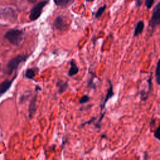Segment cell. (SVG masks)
I'll list each match as a JSON object with an SVG mask.
<instances>
[{
	"instance_id": "17",
	"label": "cell",
	"mask_w": 160,
	"mask_h": 160,
	"mask_svg": "<svg viewBox=\"0 0 160 160\" xmlns=\"http://www.w3.org/2000/svg\"><path fill=\"white\" fill-rule=\"evenodd\" d=\"M154 136L157 139L160 141V124L156 128L154 132Z\"/></svg>"
},
{
	"instance_id": "18",
	"label": "cell",
	"mask_w": 160,
	"mask_h": 160,
	"mask_svg": "<svg viewBox=\"0 0 160 160\" xmlns=\"http://www.w3.org/2000/svg\"><path fill=\"white\" fill-rule=\"evenodd\" d=\"M154 2V0H146L145 1V6H146V8L150 9L152 6Z\"/></svg>"
},
{
	"instance_id": "12",
	"label": "cell",
	"mask_w": 160,
	"mask_h": 160,
	"mask_svg": "<svg viewBox=\"0 0 160 160\" xmlns=\"http://www.w3.org/2000/svg\"><path fill=\"white\" fill-rule=\"evenodd\" d=\"M155 78L157 84L160 85V59L158 60L156 64L155 69Z\"/></svg>"
},
{
	"instance_id": "2",
	"label": "cell",
	"mask_w": 160,
	"mask_h": 160,
	"mask_svg": "<svg viewBox=\"0 0 160 160\" xmlns=\"http://www.w3.org/2000/svg\"><path fill=\"white\" fill-rule=\"evenodd\" d=\"M23 32L19 29H11L4 35V37L12 44L18 45L22 41Z\"/></svg>"
},
{
	"instance_id": "6",
	"label": "cell",
	"mask_w": 160,
	"mask_h": 160,
	"mask_svg": "<svg viewBox=\"0 0 160 160\" xmlns=\"http://www.w3.org/2000/svg\"><path fill=\"white\" fill-rule=\"evenodd\" d=\"M40 88L39 86H36V94L33 97V98L30 101L29 106V117L31 118L36 111V99H37V94H38V90H40Z\"/></svg>"
},
{
	"instance_id": "22",
	"label": "cell",
	"mask_w": 160,
	"mask_h": 160,
	"mask_svg": "<svg viewBox=\"0 0 160 160\" xmlns=\"http://www.w3.org/2000/svg\"></svg>"
},
{
	"instance_id": "14",
	"label": "cell",
	"mask_w": 160,
	"mask_h": 160,
	"mask_svg": "<svg viewBox=\"0 0 160 160\" xmlns=\"http://www.w3.org/2000/svg\"><path fill=\"white\" fill-rule=\"evenodd\" d=\"M72 0H54L55 4L61 7L66 6Z\"/></svg>"
},
{
	"instance_id": "8",
	"label": "cell",
	"mask_w": 160,
	"mask_h": 160,
	"mask_svg": "<svg viewBox=\"0 0 160 160\" xmlns=\"http://www.w3.org/2000/svg\"><path fill=\"white\" fill-rule=\"evenodd\" d=\"M79 72V68L78 67L76 62L72 59L70 62V68L68 71V76L69 77L76 75Z\"/></svg>"
},
{
	"instance_id": "9",
	"label": "cell",
	"mask_w": 160,
	"mask_h": 160,
	"mask_svg": "<svg viewBox=\"0 0 160 160\" xmlns=\"http://www.w3.org/2000/svg\"><path fill=\"white\" fill-rule=\"evenodd\" d=\"M54 27L58 30H62L66 26V24L64 19H62V16H58L56 18L54 22Z\"/></svg>"
},
{
	"instance_id": "19",
	"label": "cell",
	"mask_w": 160,
	"mask_h": 160,
	"mask_svg": "<svg viewBox=\"0 0 160 160\" xmlns=\"http://www.w3.org/2000/svg\"><path fill=\"white\" fill-rule=\"evenodd\" d=\"M142 4L141 0H136V5L138 6H140Z\"/></svg>"
},
{
	"instance_id": "1",
	"label": "cell",
	"mask_w": 160,
	"mask_h": 160,
	"mask_svg": "<svg viewBox=\"0 0 160 160\" xmlns=\"http://www.w3.org/2000/svg\"><path fill=\"white\" fill-rule=\"evenodd\" d=\"M28 58L27 55H18L11 59L6 65V72L8 74H11L14 71L16 70L19 65L26 61Z\"/></svg>"
},
{
	"instance_id": "7",
	"label": "cell",
	"mask_w": 160,
	"mask_h": 160,
	"mask_svg": "<svg viewBox=\"0 0 160 160\" xmlns=\"http://www.w3.org/2000/svg\"><path fill=\"white\" fill-rule=\"evenodd\" d=\"M14 78L12 80H5L0 84V96L6 93L11 88Z\"/></svg>"
},
{
	"instance_id": "20",
	"label": "cell",
	"mask_w": 160,
	"mask_h": 160,
	"mask_svg": "<svg viewBox=\"0 0 160 160\" xmlns=\"http://www.w3.org/2000/svg\"><path fill=\"white\" fill-rule=\"evenodd\" d=\"M87 2H92L93 1H94V0H86Z\"/></svg>"
},
{
	"instance_id": "13",
	"label": "cell",
	"mask_w": 160,
	"mask_h": 160,
	"mask_svg": "<svg viewBox=\"0 0 160 160\" xmlns=\"http://www.w3.org/2000/svg\"><path fill=\"white\" fill-rule=\"evenodd\" d=\"M35 74H36V71L32 68L28 69L25 72V77L29 79H32L35 76Z\"/></svg>"
},
{
	"instance_id": "4",
	"label": "cell",
	"mask_w": 160,
	"mask_h": 160,
	"mask_svg": "<svg viewBox=\"0 0 160 160\" xmlns=\"http://www.w3.org/2000/svg\"><path fill=\"white\" fill-rule=\"evenodd\" d=\"M46 4L47 1H42L36 4L31 10L29 14V19L31 21L37 19L41 14L42 9Z\"/></svg>"
},
{
	"instance_id": "10",
	"label": "cell",
	"mask_w": 160,
	"mask_h": 160,
	"mask_svg": "<svg viewBox=\"0 0 160 160\" xmlns=\"http://www.w3.org/2000/svg\"><path fill=\"white\" fill-rule=\"evenodd\" d=\"M144 28V22L143 21L140 20L139 21L135 26L134 28V36L136 37L138 36H139V34H141Z\"/></svg>"
},
{
	"instance_id": "5",
	"label": "cell",
	"mask_w": 160,
	"mask_h": 160,
	"mask_svg": "<svg viewBox=\"0 0 160 160\" xmlns=\"http://www.w3.org/2000/svg\"><path fill=\"white\" fill-rule=\"evenodd\" d=\"M108 81H109V88H108V89L107 93H106V96H105L103 102L102 103V105H101V112H102V111H103L104 109L105 108V106H106V104L110 98H111L114 96V91H113V86H112V82H111L109 80H108Z\"/></svg>"
},
{
	"instance_id": "11",
	"label": "cell",
	"mask_w": 160,
	"mask_h": 160,
	"mask_svg": "<svg viewBox=\"0 0 160 160\" xmlns=\"http://www.w3.org/2000/svg\"><path fill=\"white\" fill-rule=\"evenodd\" d=\"M56 86L58 88V92L59 93H62L67 90V89L68 88V84L66 81L59 80L56 82Z\"/></svg>"
},
{
	"instance_id": "3",
	"label": "cell",
	"mask_w": 160,
	"mask_h": 160,
	"mask_svg": "<svg viewBox=\"0 0 160 160\" xmlns=\"http://www.w3.org/2000/svg\"><path fill=\"white\" fill-rule=\"evenodd\" d=\"M149 25L151 28V32H153L154 29L157 26H160V2L153 8L152 15L149 21Z\"/></svg>"
},
{
	"instance_id": "21",
	"label": "cell",
	"mask_w": 160,
	"mask_h": 160,
	"mask_svg": "<svg viewBox=\"0 0 160 160\" xmlns=\"http://www.w3.org/2000/svg\"><path fill=\"white\" fill-rule=\"evenodd\" d=\"M30 2H34V1H36V0H29Z\"/></svg>"
},
{
	"instance_id": "16",
	"label": "cell",
	"mask_w": 160,
	"mask_h": 160,
	"mask_svg": "<svg viewBox=\"0 0 160 160\" xmlns=\"http://www.w3.org/2000/svg\"><path fill=\"white\" fill-rule=\"evenodd\" d=\"M90 100V98L89 96L85 94V95H83L82 96H81L79 100V104H84V103H86L88 102H89Z\"/></svg>"
},
{
	"instance_id": "15",
	"label": "cell",
	"mask_w": 160,
	"mask_h": 160,
	"mask_svg": "<svg viewBox=\"0 0 160 160\" xmlns=\"http://www.w3.org/2000/svg\"><path fill=\"white\" fill-rule=\"evenodd\" d=\"M106 8V5H104L101 7H100L96 11V14H95V17L97 19H99L101 17V16L102 15V14L104 13V12L105 11V9Z\"/></svg>"
}]
</instances>
